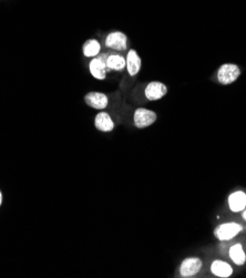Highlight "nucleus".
I'll return each mask as SVG.
<instances>
[{"label":"nucleus","mask_w":246,"mask_h":278,"mask_svg":"<svg viewBox=\"0 0 246 278\" xmlns=\"http://www.w3.org/2000/svg\"><path fill=\"white\" fill-rule=\"evenodd\" d=\"M242 229L243 227L237 223H224L215 228L214 235L220 241H230L241 233Z\"/></svg>","instance_id":"nucleus-4"},{"label":"nucleus","mask_w":246,"mask_h":278,"mask_svg":"<svg viewBox=\"0 0 246 278\" xmlns=\"http://www.w3.org/2000/svg\"><path fill=\"white\" fill-rule=\"evenodd\" d=\"M230 257L233 260L234 264L238 266H242L246 262V255L243 250V246L241 244H235L230 248Z\"/></svg>","instance_id":"nucleus-15"},{"label":"nucleus","mask_w":246,"mask_h":278,"mask_svg":"<svg viewBox=\"0 0 246 278\" xmlns=\"http://www.w3.org/2000/svg\"><path fill=\"white\" fill-rule=\"evenodd\" d=\"M211 271L215 276L221 277V278H227L232 276L233 274V268L231 267L230 264H227L224 260H214L211 265Z\"/></svg>","instance_id":"nucleus-13"},{"label":"nucleus","mask_w":246,"mask_h":278,"mask_svg":"<svg viewBox=\"0 0 246 278\" xmlns=\"http://www.w3.org/2000/svg\"><path fill=\"white\" fill-rule=\"evenodd\" d=\"M228 206L232 212H242L246 208V194L242 191L232 193L228 196Z\"/></svg>","instance_id":"nucleus-10"},{"label":"nucleus","mask_w":246,"mask_h":278,"mask_svg":"<svg viewBox=\"0 0 246 278\" xmlns=\"http://www.w3.org/2000/svg\"><path fill=\"white\" fill-rule=\"evenodd\" d=\"M94 125L101 132H111L114 129V122L107 112H100L95 115Z\"/></svg>","instance_id":"nucleus-12"},{"label":"nucleus","mask_w":246,"mask_h":278,"mask_svg":"<svg viewBox=\"0 0 246 278\" xmlns=\"http://www.w3.org/2000/svg\"><path fill=\"white\" fill-rule=\"evenodd\" d=\"M83 55L88 58L96 57L101 51V44L96 39H89L83 43L82 47Z\"/></svg>","instance_id":"nucleus-14"},{"label":"nucleus","mask_w":246,"mask_h":278,"mask_svg":"<svg viewBox=\"0 0 246 278\" xmlns=\"http://www.w3.org/2000/svg\"><path fill=\"white\" fill-rule=\"evenodd\" d=\"M243 218L245 219V221H246V210L244 211V213H243Z\"/></svg>","instance_id":"nucleus-17"},{"label":"nucleus","mask_w":246,"mask_h":278,"mask_svg":"<svg viewBox=\"0 0 246 278\" xmlns=\"http://www.w3.org/2000/svg\"><path fill=\"white\" fill-rule=\"evenodd\" d=\"M109 52H105V54H99L96 57H94L92 60L89 63V70L90 73L92 74V77L98 80H105L107 78V74L111 72L109 70L107 66V57Z\"/></svg>","instance_id":"nucleus-1"},{"label":"nucleus","mask_w":246,"mask_h":278,"mask_svg":"<svg viewBox=\"0 0 246 278\" xmlns=\"http://www.w3.org/2000/svg\"><path fill=\"white\" fill-rule=\"evenodd\" d=\"M241 76V70L239 68L234 65V63H225L223 65L217 72V79L221 84H231L234 81H236L238 77Z\"/></svg>","instance_id":"nucleus-2"},{"label":"nucleus","mask_w":246,"mask_h":278,"mask_svg":"<svg viewBox=\"0 0 246 278\" xmlns=\"http://www.w3.org/2000/svg\"><path fill=\"white\" fill-rule=\"evenodd\" d=\"M142 61L141 58L134 49H131L127 55V68L131 77H135L141 70Z\"/></svg>","instance_id":"nucleus-9"},{"label":"nucleus","mask_w":246,"mask_h":278,"mask_svg":"<svg viewBox=\"0 0 246 278\" xmlns=\"http://www.w3.org/2000/svg\"><path fill=\"white\" fill-rule=\"evenodd\" d=\"M84 102L88 107L96 109V110H104L108 107V97L102 94V92H89V94L84 97Z\"/></svg>","instance_id":"nucleus-8"},{"label":"nucleus","mask_w":246,"mask_h":278,"mask_svg":"<svg viewBox=\"0 0 246 278\" xmlns=\"http://www.w3.org/2000/svg\"><path fill=\"white\" fill-rule=\"evenodd\" d=\"M107 66L110 71H122L127 67V59L122 55L109 52L107 57Z\"/></svg>","instance_id":"nucleus-11"},{"label":"nucleus","mask_w":246,"mask_h":278,"mask_svg":"<svg viewBox=\"0 0 246 278\" xmlns=\"http://www.w3.org/2000/svg\"><path fill=\"white\" fill-rule=\"evenodd\" d=\"M157 113L152 110H147L144 108H139L135 110L133 115L134 125L138 129H145V127L152 125L157 121Z\"/></svg>","instance_id":"nucleus-3"},{"label":"nucleus","mask_w":246,"mask_h":278,"mask_svg":"<svg viewBox=\"0 0 246 278\" xmlns=\"http://www.w3.org/2000/svg\"><path fill=\"white\" fill-rule=\"evenodd\" d=\"M2 203H3V194L0 192V205H2Z\"/></svg>","instance_id":"nucleus-16"},{"label":"nucleus","mask_w":246,"mask_h":278,"mask_svg":"<svg viewBox=\"0 0 246 278\" xmlns=\"http://www.w3.org/2000/svg\"><path fill=\"white\" fill-rule=\"evenodd\" d=\"M106 45L108 48L117 50V51H125L128 47V37L121 31H114L109 33L106 38Z\"/></svg>","instance_id":"nucleus-5"},{"label":"nucleus","mask_w":246,"mask_h":278,"mask_svg":"<svg viewBox=\"0 0 246 278\" xmlns=\"http://www.w3.org/2000/svg\"><path fill=\"white\" fill-rule=\"evenodd\" d=\"M168 94V86L159 81H152L145 88V97L147 100L157 101Z\"/></svg>","instance_id":"nucleus-7"},{"label":"nucleus","mask_w":246,"mask_h":278,"mask_svg":"<svg viewBox=\"0 0 246 278\" xmlns=\"http://www.w3.org/2000/svg\"><path fill=\"white\" fill-rule=\"evenodd\" d=\"M202 268V260L199 257H187L183 260L180 266V274L182 277H192L196 275Z\"/></svg>","instance_id":"nucleus-6"}]
</instances>
